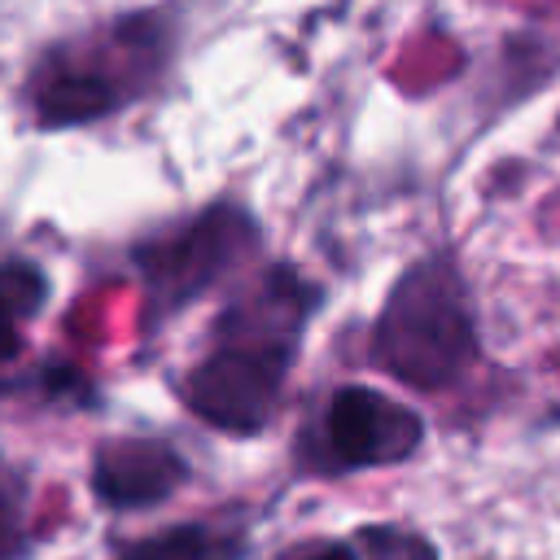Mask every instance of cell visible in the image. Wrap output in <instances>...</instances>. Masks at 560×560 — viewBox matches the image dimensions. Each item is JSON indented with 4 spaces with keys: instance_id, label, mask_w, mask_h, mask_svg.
<instances>
[{
    "instance_id": "obj_1",
    "label": "cell",
    "mask_w": 560,
    "mask_h": 560,
    "mask_svg": "<svg viewBox=\"0 0 560 560\" xmlns=\"http://www.w3.org/2000/svg\"><path fill=\"white\" fill-rule=\"evenodd\" d=\"M315 302L319 289L289 262L254 276L214 319L210 354L179 385L188 411L223 433H258L276 411Z\"/></svg>"
},
{
    "instance_id": "obj_2",
    "label": "cell",
    "mask_w": 560,
    "mask_h": 560,
    "mask_svg": "<svg viewBox=\"0 0 560 560\" xmlns=\"http://www.w3.org/2000/svg\"><path fill=\"white\" fill-rule=\"evenodd\" d=\"M175 31L162 13H122L88 35L52 44L31 70V114L39 127H83L136 105L162 74Z\"/></svg>"
},
{
    "instance_id": "obj_3",
    "label": "cell",
    "mask_w": 560,
    "mask_h": 560,
    "mask_svg": "<svg viewBox=\"0 0 560 560\" xmlns=\"http://www.w3.org/2000/svg\"><path fill=\"white\" fill-rule=\"evenodd\" d=\"M372 359L411 389H446L468 372L477 315L451 254H424L394 280L372 328Z\"/></svg>"
},
{
    "instance_id": "obj_4",
    "label": "cell",
    "mask_w": 560,
    "mask_h": 560,
    "mask_svg": "<svg viewBox=\"0 0 560 560\" xmlns=\"http://www.w3.org/2000/svg\"><path fill=\"white\" fill-rule=\"evenodd\" d=\"M258 228L249 210L241 206H210L197 219L179 223L162 241H149L136 249L144 293H149V315H166L201 298L210 284H219L245 254L254 249Z\"/></svg>"
},
{
    "instance_id": "obj_5",
    "label": "cell",
    "mask_w": 560,
    "mask_h": 560,
    "mask_svg": "<svg viewBox=\"0 0 560 560\" xmlns=\"http://www.w3.org/2000/svg\"><path fill=\"white\" fill-rule=\"evenodd\" d=\"M424 420L368 385H341L319 424V442L332 468H385L416 455Z\"/></svg>"
},
{
    "instance_id": "obj_6",
    "label": "cell",
    "mask_w": 560,
    "mask_h": 560,
    "mask_svg": "<svg viewBox=\"0 0 560 560\" xmlns=\"http://www.w3.org/2000/svg\"><path fill=\"white\" fill-rule=\"evenodd\" d=\"M184 472L179 451L158 438H109L92 455V494L114 512H131L175 494Z\"/></svg>"
},
{
    "instance_id": "obj_7",
    "label": "cell",
    "mask_w": 560,
    "mask_h": 560,
    "mask_svg": "<svg viewBox=\"0 0 560 560\" xmlns=\"http://www.w3.org/2000/svg\"><path fill=\"white\" fill-rule=\"evenodd\" d=\"M241 556V538L219 529V525H171L158 534H144L136 542L122 547L118 560H236Z\"/></svg>"
},
{
    "instance_id": "obj_8",
    "label": "cell",
    "mask_w": 560,
    "mask_h": 560,
    "mask_svg": "<svg viewBox=\"0 0 560 560\" xmlns=\"http://www.w3.org/2000/svg\"><path fill=\"white\" fill-rule=\"evenodd\" d=\"M48 298V280L39 267L31 262H0V315L9 324H22L31 315H39Z\"/></svg>"
},
{
    "instance_id": "obj_9",
    "label": "cell",
    "mask_w": 560,
    "mask_h": 560,
    "mask_svg": "<svg viewBox=\"0 0 560 560\" xmlns=\"http://www.w3.org/2000/svg\"><path fill=\"white\" fill-rule=\"evenodd\" d=\"M359 556L363 560H438V547L424 534H416V529L368 525L359 534Z\"/></svg>"
},
{
    "instance_id": "obj_10",
    "label": "cell",
    "mask_w": 560,
    "mask_h": 560,
    "mask_svg": "<svg viewBox=\"0 0 560 560\" xmlns=\"http://www.w3.org/2000/svg\"><path fill=\"white\" fill-rule=\"evenodd\" d=\"M26 551V534H22V521L13 512V503L0 494V560H18Z\"/></svg>"
},
{
    "instance_id": "obj_11",
    "label": "cell",
    "mask_w": 560,
    "mask_h": 560,
    "mask_svg": "<svg viewBox=\"0 0 560 560\" xmlns=\"http://www.w3.org/2000/svg\"><path fill=\"white\" fill-rule=\"evenodd\" d=\"M293 560H359L350 547H341V542H328V547H315V551H302V556H293Z\"/></svg>"
},
{
    "instance_id": "obj_12",
    "label": "cell",
    "mask_w": 560,
    "mask_h": 560,
    "mask_svg": "<svg viewBox=\"0 0 560 560\" xmlns=\"http://www.w3.org/2000/svg\"><path fill=\"white\" fill-rule=\"evenodd\" d=\"M13 354H18V324H9L0 315V363H9Z\"/></svg>"
}]
</instances>
